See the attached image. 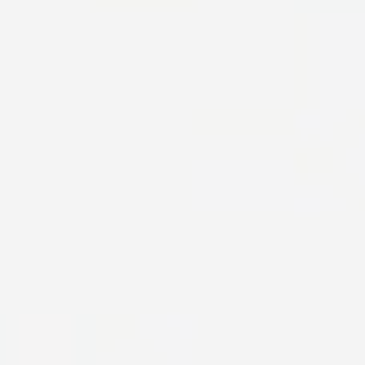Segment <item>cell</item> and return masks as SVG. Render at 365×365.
<instances>
[{"label":"cell","instance_id":"obj_1","mask_svg":"<svg viewBox=\"0 0 365 365\" xmlns=\"http://www.w3.org/2000/svg\"><path fill=\"white\" fill-rule=\"evenodd\" d=\"M96 6H109V13L115 6H135V13H186L192 0H96Z\"/></svg>","mask_w":365,"mask_h":365}]
</instances>
